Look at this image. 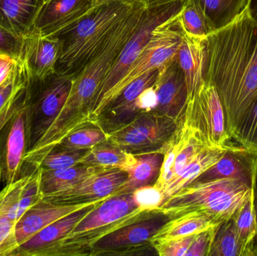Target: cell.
I'll return each instance as SVG.
<instances>
[{"mask_svg":"<svg viewBox=\"0 0 257 256\" xmlns=\"http://www.w3.org/2000/svg\"><path fill=\"white\" fill-rule=\"evenodd\" d=\"M203 78L218 93L232 139L257 101V24L247 9L204 39Z\"/></svg>","mask_w":257,"mask_h":256,"instance_id":"cell-1","label":"cell"},{"mask_svg":"<svg viewBox=\"0 0 257 256\" xmlns=\"http://www.w3.org/2000/svg\"><path fill=\"white\" fill-rule=\"evenodd\" d=\"M139 1L120 0L104 5L54 36L63 43L56 69L57 73L76 76Z\"/></svg>","mask_w":257,"mask_h":256,"instance_id":"cell-2","label":"cell"},{"mask_svg":"<svg viewBox=\"0 0 257 256\" xmlns=\"http://www.w3.org/2000/svg\"><path fill=\"white\" fill-rule=\"evenodd\" d=\"M256 186L236 179L192 183L168 198L158 210L169 219L187 213H201L218 225L233 217Z\"/></svg>","mask_w":257,"mask_h":256,"instance_id":"cell-3","label":"cell"},{"mask_svg":"<svg viewBox=\"0 0 257 256\" xmlns=\"http://www.w3.org/2000/svg\"><path fill=\"white\" fill-rule=\"evenodd\" d=\"M75 77L54 73L43 79L27 74V111L28 150L33 151L63 109ZM26 154V155H27Z\"/></svg>","mask_w":257,"mask_h":256,"instance_id":"cell-4","label":"cell"},{"mask_svg":"<svg viewBox=\"0 0 257 256\" xmlns=\"http://www.w3.org/2000/svg\"><path fill=\"white\" fill-rule=\"evenodd\" d=\"M186 1L187 0H148L137 30L122 50L118 58L99 86L92 100L90 111V123H92L93 116L108 93L123 78L148 44L154 30L159 25L181 12Z\"/></svg>","mask_w":257,"mask_h":256,"instance_id":"cell-5","label":"cell"},{"mask_svg":"<svg viewBox=\"0 0 257 256\" xmlns=\"http://www.w3.org/2000/svg\"><path fill=\"white\" fill-rule=\"evenodd\" d=\"M180 13L181 12L159 25L154 30L151 39L139 57L131 65L123 78L113 87L93 116L92 120L93 124H96L98 119L105 112L109 104L130 83L144 74L151 71L159 70L176 56L184 33Z\"/></svg>","mask_w":257,"mask_h":256,"instance_id":"cell-6","label":"cell"},{"mask_svg":"<svg viewBox=\"0 0 257 256\" xmlns=\"http://www.w3.org/2000/svg\"><path fill=\"white\" fill-rule=\"evenodd\" d=\"M207 148L224 149L231 138L224 108L215 87L204 81L192 99L187 101L182 119Z\"/></svg>","mask_w":257,"mask_h":256,"instance_id":"cell-7","label":"cell"},{"mask_svg":"<svg viewBox=\"0 0 257 256\" xmlns=\"http://www.w3.org/2000/svg\"><path fill=\"white\" fill-rule=\"evenodd\" d=\"M178 124L154 111L141 112L123 126L108 132L107 141L133 155L161 153Z\"/></svg>","mask_w":257,"mask_h":256,"instance_id":"cell-8","label":"cell"},{"mask_svg":"<svg viewBox=\"0 0 257 256\" xmlns=\"http://www.w3.org/2000/svg\"><path fill=\"white\" fill-rule=\"evenodd\" d=\"M158 211L102 237L92 246L90 256L145 255L156 254L151 243L153 236L169 220Z\"/></svg>","mask_w":257,"mask_h":256,"instance_id":"cell-9","label":"cell"},{"mask_svg":"<svg viewBox=\"0 0 257 256\" xmlns=\"http://www.w3.org/2000/svg\"><path fill=\"white\" fill-rule=\"evenodd\" d=\"M27 150L28 127L25 105L0 131V182L6 185L21 179Z\"/></svg>","mask_w":257,"mask_h":256,"instance_id":"cell-10","label":"cell"},{"mask_svg":"<svg viewBox=\"0 0 257 256\" xmlns=\"http://www.w3.org/2000/svg\"><path fill=\"white\" fill-rule=\"evenodd\" d=\"M127 176V173L123 170H103L85 177L66 190L44 197L42 201L74 204L110 198L126 181Z\"/></svg>","mask_w":257,"mask_h":256,"instance_id":"cell-11","label":"cell"},{"mask_svg":"<svg viewBox=\"0 0 257 256\" xmlns=\"http://www.w3.org/2000/svg\"><path fill=\"white\" fill-rule=\"evenodd\" d=\"M154 87L158 102L153 111L172 119L178 124L185 111L187 89L177 54L169 63L159 69Z\"/></svg>","mask_w":257,"mask_h":256,"instance_id":"cell-12","label":"cell"},{"mask_svg":"<svg viewBox=\"0 0 257 256\" xmlns=\"http://www.w3.org/2000/svg\"><path fill=\"white\" fill-rule=\"evenodd\" d=\"M206 148L195 132L181 120L175 133L162 150L163 163L154 186L162 190L165 184Z\"/></svg>","mask_w":257,"mask_h":256,"instance_id":"cell-13","label":"cell"},{"mask_svg":"<svg viewBox=\"0 0 257 256\" xmlns=\"http://www.w3.org/2000/svg\"><path fill=\"white\" fill-rule=\"evenodd\" d=\"M62 47V41L57 36H43L33 31L24 38L18 62L24 66L29 76L43 79L57 72Z\"/></svg>","mask_w":257,"mask_h":256,"instance_id":"cell-14","label":"cell"},{"mask_svg":"<svg viewBox=\"0 0 257 256\" xmlns=\"http://www.w3.org/2000/svg\"><path fill=\"white\" fill-rule=\"evenodd\" d=\"M93 0H48L35 24L34 30L54 36L90 15Z\"/></svg>","mask_w":257,"mask_h":256,"instance_id":"cell-15","label":"cell"},{"mask_svg":"<svg viewBox=\"0 0 257 256\" xmlns=\"http://www.w3.org/2000/svg\"><path fill=\"white\" fill-rule=\"evenodd\" d=\"M236 179L250 186L257 184V155L240 146L229 145L221 158L193 183Z\"/></svg>","mask_w":257,"mask_h":256,"instance_id":"cell-16","label":"cell"},{"mask_svg":"<svg viewBox=\"0 0 257 256\" xmlns=\"http://www.w3.org/2000/svg\"><path fill=\"white\" fill-rule=\"evenodd\" d=\"M104 201L105 200L98 201L53 222L33 237L19 245L12 256H51L53 249L70 234L75 225L98 204Z\"/></svg>","mask_w":257,"mask_h":256,"instance_id":"cell-17","label":"cell"},{"mask_svg":"<svg viewBox=\"0 0 257 256\" xmlns=\"http://www.w3.org/2000/svg\"><path fill=\"white\" fill-rule=\"evenodd\" d=\"M105 199L107 198L74 204H58L45 201H39L28 209L17 221L15 234L18 245L27 241L35 234L61 218Z\"/></svg>","mask_w":257,"mask_h":256,"instance_id":"cell-18","label":"cell"},{"mask_svg":"<svg viewBox=\"0 0 257 256\" xmlns=\"http://www.w3.org/2000/svg\"><path fill=\"white\" fill-rule=\"evenodd\" d=\"M159 210L144 211L139 208L126 217L109 225L75 235L67 236L53 249L51 256L90 255L92 246L102 237L136 221L153 216Z\"/></svg>","mask_w":257,"mask_h":256,"instance_id":"cell-19","label":"cell"},{"mask_svg":"<svg viewBox=\"0 0 257 256\" xmlns=\"http://www.w3.org/2000/svg\"><path fill=\"white\" fill-rule=\"evenodd\" d=\"M138 209L139 207L132 193L110 197L86 215L68 236L75 235L109 225L126 217Z\"/></svg>","mask_w":257,"mask_h":256,"instance_id":"cell-20","label":"cell"},{"mask_svg":"<svg viewBox=\"0 0 257 256\" xmlns=\"http://www.w3.org/2000/svg\"><path fill=\"white\" fill-rule=\"evenodd\" d=\"M45 0H0V24L26 37L33 33Z\"/></svg>","mask_w":257,"mask_h":256,"instance_id":"cell-21","label":"cell"},{"mask_svg":"<svg viewBox=\"0 0 257 256\" xmlns=\"http://www.w3.org/2000/svg\"><path fill=\"white\" fill-rule=\"evenodd\" d=\"M204 39L184 31L177 54L178 63L185 77L187 100L196 94L204 83Z\"/></svg>","mask_w":257,"mask_h":256,"instance_id":"cell-22","label":"cell"},{"mask_svg":"<svg viewBox=\"0 0 257 256\" xmlns=\"http://www.w3.org/2000/svg\"><path fill=\"white\" fill-rule=\"evenodd\" d=\"M135 156L134 162L125 171L128 174L127 179L114 192L113 196L132 193L139 188L154 185L158 179L163 154L155 152Z\"/></svg>","mask_w":257,"mask_h":256,"instance_id":"cell-23","label":"cell"},{"mask_svg":"<svg viewBox=\"0 0 257 256\" xmlns=\"http://www.w3.org/2000/svg\"><path fill=\"white\" fill-rule=\"evenodd\" d=\"M229 145L224 149L206 148L199 153L172 180L163 186L162 192L164 195V202L168 198L191 184L202 173L213 166L223 156Z\"/></svg>","mask_w":257,"mask_h":256,"instance_id":"cell-24","label":"cell"},{"mask_svg":"<svg viewBox=\"0 0 257 256\" xmlns=\"http://www.w3.org/2000/svg\"><path fill=\"white\" fill-rule=\"evenodd\" d=\"M208 216L198 213H190L169 219L153 236L155 240H178L203 232L216 226Z\"/></svg>","mask_w":257,"mask_h":256,"instance_id":"cell-25","label":"cell"},{"mask_svg":"<svg viewBox=\"0 0 257 256\" xmlns=\"http://www.w3.org/2000/svg\"><path fill=\"white\" fill-rule=\"evenodd\" d=\"M103 170L108 169L81 164L55 171L41 170L40 186L42 198L66 190L85 177Z\"/></svg>","mask_w":257,"mask_h":256,"instance_id":"cell-26","label":"cell"},{"mask_svg":"<svg viewBox=\"0 0 257 256\" xmlns=\"http://www.w3.org/2000/svg\"><path fill=\"white\" fill-rule=\"evenodd\" d=\"M135 159V155L105 141L87 150L80 164L104 169H120L125 171L133 163Z\"/></svg>","mask_w":257,"mask_h":256,"instance_id":"cell-27","label":"cell"},{"mask_svg":"<svg viewBox=\"0 0 257 256\" xmlns=\"http://www.w3.org/2000/svg\"><path fill=\"white\" fill-rule=\"evenodd\" d=\"M205 14L213 33L224 28L242 15L250 0H195Z\"/></svg>","mask_w":257,"mask_h":256,"instance_id":"cell-28","label":"cell"},{"mask_svg":"<svg viewBox=\"0 0 257 256\" xmlns=\"http://www.w3.org/2000/svg\"><path fill=\"white\" fill-rule=\"evenodd\" d=\"M256 189V188H255ZM255 189L250 198L240 207L232 219L246 256L257 255V222L255 211Z\"/></svg>","mask_w":257,"mask_h":256,"instance_id":"cell-29","label":"cell"},{"mask_svg":"<svg viewBox=\"0 0 257 256\" xmlns=\"http://www.w3.org/2000/svg\"><path fill=\"white\" fill-rule=\"evenodd\" d=\"M208 256H246L232 218L216 226Z\"/></svg>","mask_w":257,"mask_h":256,"instance_id":"cell-30","label":"cell"},{"mask_svg":"<svg viewBox=\"0 0 257 256\" xmlns=\"http://www.w3.org/2000/svg\"><path fill=\"white\" fill-rule=\"evenodd\" d=\"M185 33L205 39L213 33L212 29L199 5L195 0H187L180 13Z\"/></svg>","mask_w":257,"mask_h":256,"instance_id":"cell-31","label":"cell"},{"mask_svg":"<svg viewBox=\"0 0 257 256\" xmlns=\"http://www.w3.org/2000/svg\"><path fill=\"white\" fill-rule=\"evenodd\" d=\"M108 139V133L99 125L89 124L62 140L60 145L74 150H90Z\"/></svg>","mask_w":257,"mask_h":256,"instance_id":"cell-32","label":"cell"},{"mask_svg":"<svg viewBox=\"0 0 257 256\" xmlns=\"http://www.w3.org/2000/svg\"><path fill=\"white\" fill-rule=\"evenodd\" d=\"M87 150H74L57 144L44 158L39 169L42 171H55L79 165Z\"/></svg>","mask_w":257,"mask_h":256,"instance_id":"cell-33","label":"cell"},{"mask_svg":"<svg viewBox=\"0 0 257 256\" xmlns=\"http://www.w3.org/2000/svg\"><path fill=\"white\" fill-rule=\"evenodd\" d=\"M232 139L244 150L257 155V101L235 131Z\"/></svg>","mask_w":257,"mask_h":256,"instance_id":"cell-34","label":"cell"},{"mask_svg":"<svg viewBox=\"0 0 257 256\" xmlns=\"http://www.w3.org/2000/svg\"><path fill=\"white\" fill-rule=\"evenodd\" d=\"M132 195L136 205L144 211L158 210L165 201L163 192L154 185L136 189Z\"/></svg>","mask_w":257,"mask_h":256,"instance_id":"cell-35","label":"cell"},{"mask_svg":"<svg viewBox=\"0 0 257 256\" xmlns=\"http://www.w3.org/2000/svg\"><path fill=\"white\" fill-rule=\"evenodd\" d=\"M16 222L0 207V256H12L19 246L15 234Z\"/></svg>","mask_w":257,"mask_h":256,"instance_id":"cell-36","label":"cell"},{"mask_svg":"<svg viewBox=\"0 0 257 256\" xmlns=\"http://www.w3.org/2000/svg\"><path fill=\"white\" fill-rule=\"evenodd\" d=\"M41 170L30 176L21 195L19 204V218L30 207L42 201L40 186Z\"/></svg>","mask_w":257,"mask_h":256,"instance_id":"cell-37","label":"cell"},{"mask_svg":"<svg viewBox=\"0 0 257 256\" xmlns=\"http://www.w3.org/2000/svg\"><path fill=\"white\" fill-rule=\"evenodd\" d=\"M27 77L26 81L11 96L7 103L0 109V131L18 111L25 106L27 102Z\"/></svg>","mask_w":257,"mask_h":256,"instance_id":"cell-38","label":"cell"},{"mask_svg":"<svg viewBox=\"0 0 257 256\" xmlns=\"http://www.w3.org/2000/svg\"><path fill=\"white\" fill-rule=\"evenodd\" d=\"M24 38L15 34L0 24V57H8L18 61Z\"/></svg>","mask_w":257,"mask_h":256,"instance_id":"cell-39","label":"cell"},{"mask_svg":"<svg viewBox=\"0 0 257 256\" xmlns=\"http://www.w3.org/2000/svg\"><path fill=\"white\" fill-rule=\"evenodd\" d=\"M195 235L178 240H155L151 242L160 256H185Z\"/></svg>","mask_w":257,"mask_h":256,"instance_id":"cell-40","label":"cell"},{"mask_svg":"<svg viewBox=\"0 0 257 256\" xmlns=\"http://www.w3.org/2000/svg\"><path fill=\"white\" fill-rule=\"evenodd\" d=\"M216 226L196 234L185 256H208Z\"/></svg>","mask_w":257,"mask_h":256,"instance_id":"cell-41","label":"cell"},{"mask_svg":"<svg viewBox=\"0 0 257 256\" xmlns=\"http://www.w3.org/2000/svg\"><path fill=\"white\" fill-rule=\"evenodd\" d=\"M157 95L154 85L142 92L132 107L133 117L141 112H149L155 109L157 105Z\"/></svg>","mask_w":257,"mask_h":256,"instance_id":"cell-42","label":"cell"},{"mask_svg":"<svg viewBox=\"0 0 257 256\" xmlns=\"http://www.w3.org/2000/svg\"><path fill=\"white\" fill-rule=\"evenodd\" d=\"M15 64V60L8 57H0V84L8 78Z\"/></svg>","mask_w":257,"mask_h":256,"instance_id":"cell-43","label":"cell"},{"mask_svg":"<svg viewBox=\"0 0 257 256\" xmlns=\"http://www.w3.org/2000/svg\"><path fill=\"white\" fill-rule=\"evenodd\" d=\"M247 10L252 19L257 24V0H250Z\"/></svg>","mask_w":257,"mask_h":256,"instance_id":"cell-44","label":"cell"},{"mask_svg":"<svg viewBox=\"0 0 257 256\" xmlns=\"http://www.w3.org/2000/svg\"><path fill=\"white\" fill-rule=\"evenodd\" d=\"M117 1H120V0H93V6H92V9L91 10H90V14L93 13V11L96 10L98 8L100 7V6Z\"/></svg>","mask_w":257,"mask_h":256,"instance_id":"cell-45","label":"cell"},{"mask_svg":"<svg viewBox=\"0 0 257 256\" xmlns=\"http://www.w3.org/2000/svg\"><path fill=\"white\" fill-rule=\"evenodd\" d=\"M254 205H255V211H256V222H257V184H256V189H255Z\"/></svg>","mask_w":257,"mask_h":256,"instance_id":"cell-46","label":"cell"},{"mask_svg":"<svg viewBox=\"0 0 257 256\" xmlns=\"http://www.w3.org/2000/svg\"><path fill=\"white\" fill-rule=\"evenodd\" d=\"M45 1H48V0H45Z\"/></svg>","mask_w":257,"mask_h":256,"instance_id":"cell-47","label":"cell"}]
</instances>
